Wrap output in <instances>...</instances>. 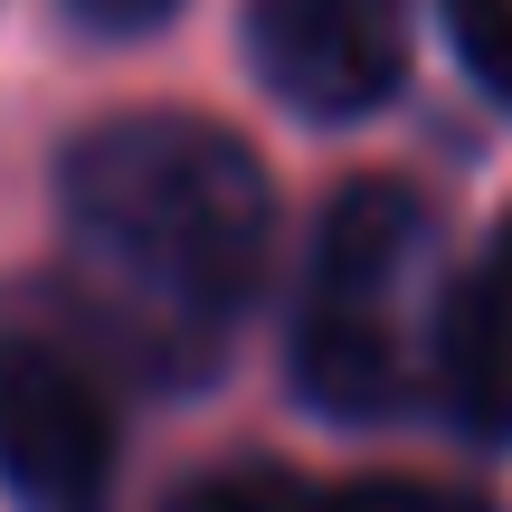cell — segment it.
Here are the masks:
<instances>
[{
	"mask_svg": "<svg viewBox=\"0 0 512 512\" xmlns=\"http://www.w3.org/2000/svg\"><path fill=\"white\" fill-rule=\"evenodd\" d=\"M57 313L133 399H190L275 294V171L190 105L95 114L48 171Z\"/></svg>",
	"mask_w": 512,
	"mask_h": 512,
	"instance_id": "obj_1",
	"label": "cell"
},
{
	"mask_svg": "<svg viewBox=\"0 0 512 512\" xmlns=\"http://www.w3.org/2000/svg\"><path fill=\"white\" fill-rule=\"evenodd\" d=\"M446 228L418 181L351 171L304 228L285 294V380L323 427H389L427 408V351L446 304Z\"/></svg>",
	"mask_w": 512,
	"mask_h": 512,
	"instance_id": "obj_2",
	"label": "cell"
},
{
	"mask_svg": "<svg viewBox=\"0 0 512 512\" xmlns=\"http://www.w3.org/2000/svg\"><path fill=\"white\" fill-rule=\"evenodd\" d=\"M124 389L95 370L57 294L0 285V494L10 512H114Z\"/></svg>",
	"mask_w": 512,
	"mask_h": 512,
	"instance_id": "obj_3",
	"label": "cell"
},
{
	"mask_svg": "<svg viewBox=\"0 0 512 512\" xmlns=\"http://www.w3.org/2000/svg\"><path fill=\"white\" fill-rule=\"evenodd\" d=\"M418 0H247V67L294 124H370L408 86Z\"/></svg>",
	"mask_w": 512,
	"mask_h": 512,
	"instance_id": "obj_4",
	"label": "cell"
},
{
	"mask_svg": "<svg viewBox=\"0 0 512 512\" xmlns=\"http://www.w3.org/2000/svg\"><path fill=\"white\" fill-rule=\"evenodd\" d=\"M427 408L475 456H512V209L484 247L446 275L437 351H427Z\"/></svg>",
	"mask_w": 512,
	"mask_h": 512,
	"instance_id": "obj_5",
	"label": "cell"
},
{
	"mask_svg": "<svg viewBox=\"0 0 512 512\" xmlns=\"http://www.w3.org/2000/svg\"><path fill=\"white\" fill-rule=\"evenodd\" d=\"M162 512H342L332 484L294 475V465H266V456H238V465H209V475L171 484Z\"/></svg>",
	"mask_w": 512,
	"mask_h": 512,
	"instance_id": "obj_6",
	"label": "cell"
},
{
	"mask_svg": "<svg viewBox=\"0 0 512 512\" xmlns=\"http://www.w3.org/2000/svg\"><path fill=\"white\" fill-rule=\"evenodd\" d=\"M437 29L456 48L465 86L512 124V0H437Z\"/></svg>",
	"mask_w": 512,
	"mask_h": 512,
	"instance_id": "obj_7",
	"label": "cell"
},
{
	"mask_svg": "<svg viewBox=\"0 0 512 512\" xmlns=\"http://www.w3.org/2000/svg\"><path fill=\"white\" fill-rule=\"evenodd\" d=\"M342 512H494L475 484H446V475H361V484H332Z\"/></svg>",
	"mask_w": 512,
	"mask_h": 512,
	"instance_id": "obj_8",
	"label": "cell"
},
{
	"mask_svg": "<svg viewBox=\"0 0 512 512\" xmlns=\"http://www.w3.org/2000/svg\"><path fill=\"white\" fill-rule=\"evenodd\" d=\"M67 10L76 38H95V48H124V38H152L181 19V0H57Z\"/></svg>",
	"mask_w": 512,
	"mask_h": 512,
	"instance_id": "obj_9",
	"label": "cell"
}]
</instances>
